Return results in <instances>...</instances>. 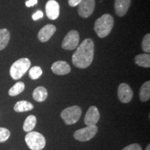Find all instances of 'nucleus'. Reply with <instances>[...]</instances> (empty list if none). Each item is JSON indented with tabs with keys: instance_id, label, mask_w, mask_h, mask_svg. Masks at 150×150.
<instances>
[{
	"instance_id": "obj_1",
	"label": "nucleus",
	"mask_w": 150,
	"mask_h": 150,
	"mask_svg": "<svg viewBox=\"0 0 150 150\" xmlns=\"http://www.w3.org/2000/svg\"><path fill=\"white\" fill-rule=\"evenodd\" d=\"M95 44L91 38H86L76 49L72 56V63L78 68L85 69L89 67L94 58Z\"/></svg>"
},
{
	"instance_id": "obj_2",
	"label": "nucleus",
	"mask_w": 150,
	"mask_h": 150,
	"mask_svg": "<svg viewBox=\"0 0 150 150\" xmlns=\"http://www.w3.org/2000/svg\"><path fill=\"white\" fill-rule=\"evenodd\" d=\"M114 26V20L111 15L104 14L97 19L95 23V31L101 38L106 37Z\"/></svg>"
},
{
	"instance_id": "obj_3",
	"label": "nucleus",
	"mask_w": 150,
	"mask_h": 150,
	"mask_svg": "<svg viewBox=\"0 0 150 150\" xmlns=\"http://www.w3.org/2000/svg\"><path fill=\"white\" fill-rule=\"evenodd\" d=\"M31 66V61L27 58H22L14 62L10 68V75L14 80H18L25 74Z\"/></svg>"
},
{
	"instance_id": "obj_4",
	"label": "nucleus",
	"mask_w": 150,
	"mask_h": 150,
	"mask_svg": "<svg viewBox=\"0 0 150 150\" xmlns=\"http://www.w3.org/2000/svg\"><path fill=\"white\" fill-rule=\"evenodd\" d=\"M25 142L31 150H41L45 147V137L36 131H30L25 136Z\"/></svg>"
},
{
	"instance_id": "obj_5",
	"label": "nucleus",
	"mask_w": 150,
	"mask_h": 150,
	"mask_svg": "<svg viewBox=\"0 0 150 150\" xmlns=\"http://www.w3.org/2000/svg\"><path fill=\"white\" fill-rule=\"evenodd\" d=\"M81 115V110L78 106L66 108L61 112V116L67 125H71L77 122Z\"/></svg>"
},
{
	"instance_id": "obj_6",
	"label": "nucleus",
	"mask_w": 150,
	"mask_h": 150,
	"mask_svg": "<svg viewBox=\"0 0 150 150\" xmlns=\"http://www.w3.org/2000/svg\"><path fill=\"white\" fill-rule=\"evenodd\" d=\"M98 131V128L96 125L86 126L76 131L74 134V137L76 140L81 142L88 141L96 135Z\"/></svg>"
},
{
	"instance_id": "obj_7",
	"label": "nucleus",
	"mask_w": 150,
	"mask_h": 150,
	"mask_svg": "<svg viewBox=\"0 0 150 150\" xmlns=\"http://www.w3.org/2000/svg\"><path fill=\"white\" fill-rule=\"evenodd\" d=\"M79 43V33L77 31H69L62 42V47L66 50H73L76 48Z\"/></svg>"
},
{
	"instance_id": "obj_8",
	"label": "nucleus",
	"mask_w": 150,
	"mask_h": 150,
	"mask_svg": "<svg viewBox=\"0 0 150 150\" xmlns=\"http://www.w3.org/2000/svg\"><path fill=\"white\" fill-rule=\"evenodd\" d=\"M78 6V13L79 16L87 18L93 14L95 6V0H81Z\"/></svg>"
},
{
	"instance_id": "obj_9",
	"label": "nucleus",
	"mask_w": 150,
	"mask_h": 150,
	"mask_svg": "<svg viewBox=\"0 0 150 150\" xmlns=\"http://www.w3.org/2000/svg\"><path fill=\"white\" fill-rule=\"evenodd\" d=\"M118 99L124 104L130 102L134 96V93L128 84L122 83L119 86L117 90Z\"/></svg>"
},
{
	"instance_id": "obj_10",
	"label": "nucleus",
	"mask_w": 150,
	"mask_h": 150,
	"mask_svg": "<svg viewBox=\"0 0 150 150\" xmlns=\"http://www.w3.org/2000/svg\"><path fill=\"white\" fill-rule=\"evenodd\" d=\"M47 16L50 20H56L59 16L60 6L59 3L55 0H49L45 6Z\"/></svg>"
},
{
	"instance_id": "obj_11",
	"label": "nucleus",
	"mask_w": 150,
	"mask_h": 150,
	"mask_svg": "<svg viewBox=\"0 0 150 150\" xmlns=\"http://www.w3.org/2000/svg\"><path fill=\"white\" fill-rule=\"evenodd\" d=\"M99 112L97 108L95 106H92L88 108L86 112L85 118H84V122L86 126H91V125H96L99 120Z\"/></svg>"
},
{
	"instance_id": "obj_12",
	"label": "nucleus",
	"mask_w": 150,
	"mask_h": 150,
	"mask_svg": "<svg viewBox=\"0 0 150 150\" xmlns=\"http://www.w3.org/2000/svg\"><path fill=\"white\" fill-rule=\"evenodd\" d=\"M56 28L53 24H47L40 30L38 34L39 40L42 42H45L51 38L56 32Z\"/></svg>"
},
{
	"instance_id": "obj_13",
	"label": "nucleus",
	"mask_w": 150,
	"mask_h": 150,
	"mask_svg": "<svg viewBox=\"0 0 150 150\" xmlns=\"http://www.w3.org/2000/svg\"><path fill=\"white\" fill-rule=\"evenodd\" d=\"M52 70L56 74L65 75L70 72L71 68L67 62L59 61L52 64Z\"/></svg>"
},
{
	"instance_id": "obj_14",
	"label": "nucleus",
	"mask_w": 150,
	"mask_h": 150,
	"mask_svg": "<svg viewBox=\"0 0 150 150\" xmlns=\"http://www.w3.org/2000/svg\"><path fill=\"white\" fill-rule=\"evenodd\" d=\"M131 4V0H115L114 7L116 14L119 17H123L127 14Z\"/></svg>"
},
{
	"instance_id": "obj_15",
	"label": "nucleus",
	"mask_w": 150,
	"mask_h": 150,
	"mask_svg": "<svg viewBox=\"0 0 150 150\" xmlns=\"http://www.w3.org/2000/svg\"><path fill=\"white\" fill-rule=\"evenodd\" d=\"M48 93L47 89L43 86H39L34 90L33 97L38 102H42L47 98Z\"/></svg>"
},
{
	"instance_id": "obj_16",
	"label": "nucleus",
	"mask_w": 150,
	"mask_h": 150,
	"mask_svg": "<svg viewBox=\"0 0 150 150\" xmlns=\"http://www.w3.org/2000/svg\"><path fill=\"white\" fill-rule=\"evenodd\" d=\"M135 63L140 67L149 68L150 67V55L149 54H138L135 58Z\"/></svg>"
},
{
	"instance_id": "obj_17",
	"label": "nucleus",
	"mask_w": 150,
	"mask_h": 150,
	"mask_svg": "<svg viewBox=\"0 0 150 150\" xmlns=\"http://www.w3.org/2000/svg\"><path fill=\"white\" fill-rule=\"evenodd\" d=\"M33 108V105L31 102L23 100L18 102L14 106L15 111L18 112L29 111Z\"/></svg>"
},
{
	"instance_id": "obj_18",
	"label": "nucleus",
	"mask_w": 150,
	"mask_h": 150,
	"mask_svg": "<svg viewBox=\"0 0 150 150\" xmlns=\"http://www.w3.org/2000/svg\"><path fill=\"white\" fill-rule=\"evenodd\" d=\"M10 38L11 35L8 29H0V51L6 47L10 41Z\"/></svg>"
},
{
	"instance_id": "obj_19",
	"label": "nucleus",
	"mask_w": 150,
	"mask_h": 150,
	"mask_svg": "<svg viewBox=\"0 0 150 150\" xmlns=\"http://www.w3.org/2000/svg\"><path fill=\"white\" fill-rule=\"evenodd\" d=\"M150 98V81H147L142 84L140 91V99L142 102H147Z\"/></svg>"
},
{
	"instance_id": "obj_20",
	"label": "nucleus",
	"mask_w": 150,
	"mask_h": 150,
	"mask_svg": "<svg viewBox=\"0 0 150 150\" xmlns=\"http://www.w3.org/2000/svg\"><path fill=\"white\" fill-rule=\"evenodd\" d=\"M37 119L34 115H31L28 116L27 119L25 120L23 125V129L26 132H30L32 131L33 129L35 128V125H36Z\"/></svg>"
},
{
	"instance_id": "obj_21",
	"label": "nucleus",
	"mask_w": 150,
	"mask_h": 150,
	"mask_svg": "<svg viewBox=\"0 0 150 150\" xmlns=\"http://www.w3.org/2000/svg\"><path fill=\"white\" fill-rule=\"evenodd\" d=\"M24 88H25V85L23 82L19 81L15 84L12 88H11V89L8 91V95L10 96L14 97L18 95L19 94H20L24 91Z\"/></svg>"
},
{
	"instance_id": "obj_22",
	"label": "nucleus",
	"mask_w": 150,
	"mask_h": 150,
	"mask_svg": "<svg viewBox=\"0 0 150 150\" xmlns=\"http://www.w3.org/2000/svg\"><path fill=\"white\" fill-rule=\"evenodd\" d=\"M42 74V70L39 66H34L30 69L29 75L30 78L33 80L38 79L39 77H40L41 75Z\"/></svg>"
},
{
	"instance_id": "obj_23",
	"label": "nucleus",
	"mask_w": 150,
	"mask_h": 150,
	"mask_svg": "<svg viewBox=\"0 0 150 150\" xmlns=\"http://www.w3.org/2000/svg\"><path fill=\"white\" fill-rule=\"evenodd\" d=\"M142 49L147 54L150 52V34L147 33L143 38L142 42Z\"/></svg>"
},
{
	"instance_id": "obj_24",
	"label": "nucleus",
	"mask_w": 150,
	"mask_h": 150,
	"mask_svg": "<svg viewBox=\"0 0 150 150\" xmlns=\"http://www.w3.org/2000/svg\"><path fill=\"white\" fill-rule=\"evenodd\" d=\"M11 136L10 131L8 129L0 127V142H4L6 141Z\"/></svg>"
},
{
	"instance_id": "obj_25",
	"label": "nucleus",
	"mask_w": 150,
	"mask_h": 150,
	"mask_svg": "<svg viewBox=\"0 0 150 150\" xmlns=\"http://www.w3.org/2000/svg\"><path fill=\"white\" fill-rule=\"evenodd\" d=\"M122 150H142V148L140 145L134 143L128 145L127 147L124 148Z\"/></svg>"
},
{
	"instance_id": "obj_26",
	"label": "nucleus",
	"mask_w": 150,
	"mask_h": 150,
	"mask_svg": "<svg viewBox=\"0 0 150 150\" xmlns=\"http://www.w3.org/2000/svg\"><path fill=\"white\" fill-rule=\"evenodd\" d=\"M42 17H43V13L42 11H38L36 13H35L32 16V19L33 20H35V21H36V20H39V19L42 18Z\"/></svg>"
},
{
	"instance_id": "obj_27",
	"label": "nucleus",
	"mask_w": 150,
	"mask_h": 150,
	"mask_svg": "<svg viewBox=\"0 0 150 150\" xmlns=\"http://www.w3.org/2000/svg\"><path fill=\"white\" fill-rule=\"evenodd\" d=\"M81 0H68V4L70 6L74 7L79 4Z\"/></svg>"
},
{
	"instance_id": "obj_28",
	"label": "nucleus",
	"mask_w": 150,
	"mask_h": 150,
	"mask_svg": "<svg viewBox=\"0 0 150 150\" xmlns=\"http://www.w3.org/2000/svg\"><path fill=\"white\" fill-rule=\"evenodd\" d=\"M38 3V0H28V1H26L25 4L27 7H31L33 6L35 4H36Z\"/></svg>"
},
{
	"instance_id": "obj_29",
	"label": "nucleus",
	"mask_w": 150,
	"mask_h": 150,
	"mask_svg": "<svg viewBox=\"0 0 150 150\" xmlns=\"http://www.w3.org/2000/svg\"><path fill=\"white\" fill-rule=\"evenodd\" d=\"M145 150H150V145H148L147 146V147H146V149Z\"/></svg>"
}]
</instances>
